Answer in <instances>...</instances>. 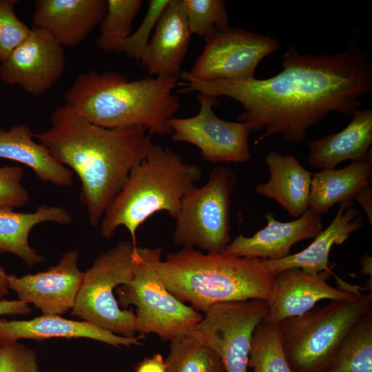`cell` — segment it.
<instances>
[{"label": "cell", "instance_id": "obj_1", "mask_svg": "<svg viewBox=\"0 0 372 372\" xmlns=\"http://www.w3.org/2000/svg\"><path fill=\"white\" fill-rule=\"evenodd\" d=\"M181 92L227 96L241 104L239 122L262 131L256 144L281 135L289 143L307 140V130L335 112L352 114L359 99L372 90V62L353 43L344 51L301 54L293 45L282 57V70L268 79H215L181 83Z\"/></svg>", "mask_w": 372, "mask_h": 372}, {"label": "cell", "instance_id": "obj_2", "mask_svg": "<svg viewBox=\"0 0 372 372\" xmlns=\"http://www.w3.org/2000/svg\"><path fill=\"white\" fill-rule=\"evenodd\" d=\"M50 127L33 137L81 180L79 198L96 227L125 185L130 172L154 144L146 127L109 129L96 125L65 104L50 116Z\"/></svg>", "mask_w": 372, "mask_h": 372}, {"label": "cell", "instance_id": "obj_3", "mask_svg": "<svg viewBox=\"0 0 372 372\" xmlns=\"http://www.w3.org/2000/svg\"><path fill=\"white\" fill-rule=\"evenodd\" d=\"M178 76H147L130 81L110 70L79 74L64 94L65 105L89 122L105 128L137 126L148 133L172 135L168 120L180 108L172 93Z\"/></svg>", "mask_w": 372, "mask_h": 372}, {"label": "cell", "instance_id": "obj_4", "mask_svg": "<svg viewBox=\"0 0 372 372\" xmlns=\"http://www.w3.org/2000/svg\"><path fill=\"white\" fill-rule=\"evenodd\" d=\"M157 273L167 290L183 303L205 313L221 302L253 299L268 302L275 275L265 260L183 247L160 260Z\"/></svg>", "mask_w": 372, "mask_h": 372}, {"label": "cell", "instance_id": "obj_5", "mask_svg": "<svg viewBox=\"0 0 372 372\" xmlns=\"http://www.w3.org/2000/svg\"><path fill=\"white\" fill-rule=\"evenodd\" d=\"M202 176L200 168L185 163L175 152L154 145L150 152L130 172L120 192L106 209L101 221V234L114 236L125 227L134 247L136 231L152 215L165 211L177 217L183 196Z\"/></svg>", "mask_w": 372, "mask_h": 372}, {"label": "cell", "instance_id": "obj_6", "mask_svg": "<svg viewBox=\"0 0 372 372\" xmlns=\"http://www.w3.org/2000/svg\"><path fill=\"white\" fill-rule=\"evenodd\" d=\"M371 309L372 292H361L281 321L278 330L293 372H326L349 331Z\"/></svg>", "mask_w": 372, "mask_h": 372}, {"label": "cell", "instance_id": "obj_7", "mask_svg": "<svg viewBox=\"0 0 372 372\" xmlns=\"http://www.w3.org/2000/svg\"><path fill=\"white\" fill-rule=\"evenodd\" d=\"M161 253V247H137L134 252L133 279L115 291L121 308L136 307V333H154L171 342L188 333L203 316L177 299L163 283L156 270Z\"/></svg>", "mask_w": 372, "mask_h": 372}, {"label": "cell", "instance_id": "obj_8", "mask_svg": "<svg viewBox=\"0 0 372 372\" xmlns=\"http://www.w3.org/2000/svg\"><path fill=\"white\" fill-rule=\"evenodd\" d=\"M134 247L121 240L101 253L84 277L71 316L124 337L136 336L132 309H122L114 296L116 289L130 283L134 275Z\"/></svg>", "mask_w": 372, "mask_h": 372}, {"label": "cell", "instance_id": "obj_9", "mask_svg": "<svg viewBox=\"0 0 372 372\" xmlns=\"http://www.w3.org/2000/svg\"><path fill=\"white\" fill-rule=\"evenodd\" d=\"M236 184L234 170L218 165L202 187L183 197L173 232L175 244L198 247L209 254L223 253L231 242V198Z\"/></svg>", "mask_w": 372, "mask_h": 372}, {"label": "cell", "instance_id": "obj_10", "mask_svg": "<svg viewBox=\"0 0 372 372\" xmlns=\"http://www.w3.org/2000/svg\"><path fill=\"white\" fill-rule=\"evenodd\" d=\"M268 310L258 299L218 303L187 334L217 353L225 372H248L252 335Z\"/></svg>", "mask_w": 372, "mask_h": 372}, {"label": "cell", "instance_id": "obj_11", "mask_svg": "<svg viewBox=\"0 0 372 372\" xmlns=\"http://www.w3.org/2000/svg\"><path fill=\"white\" fill-rule=\"evenodd\" d=\"M278 48L274 38L242 28H231L206 41L190 70L179 78L184 81L249 80L255 77L261 61Z\"/></svg>", "mask_w": 372, "mask_h": 372}, {"label": "cell", "instance_id": "obj_12", "mask_svg": "<svg viewBox=\"0 0 372 372\" xmlns=\"http://www.w3.org/2000/svg\"><path fill=\"white\" fill-rule=\"evenodd\" d=\"M200 109L189 118H172L168 124L174 142L192 144L200 150L203 159L211 163L249 162L250 127L245 123L225 121L218 117L213 106L217 98L198 94Z\"/></svg>", "mask_w": 372, "mask_h": 372}, {"label": "cell", "instance_id": "obj_13", "mask_svg": "<svg viewBox=\"0 0 372 372\" xmlns=\"http://www.w3.org/2000/svg\"><path fill=\"white\" fill-rule=\"evenodd\" d=\"M65 60V48L48 32L32 27L28 38L0 63V79L37 97L59 81Z\"/></svg>", "mask_w": 372, "mask_h": 372}, {"label": "cell", "instance_id": "obj_14", "mask_svg": "<svg viewBox=\"0 0 372 372\" xmlns=\"http://www.w3.org/2000/svg\"><path fill=\"white\" fill-rule=\"evenodd\" d=\"M78 260V252L70 250L45 271L21 277L8 275L9 289L19 300L33 304L43 314H64L72 309L84 277Z\"/></svg>", "mask_w": 372, "mask_h": 372}, {"label": "cell", "instance_id": "obj_15", "mask_svg": "<svg viewBox=\"0 0 372 372\" xmlns=\"http://www.w3.org/2000/svg\"><path fill=\"white\" fill-rule=\"evenodd\" d=\"M331 276L336 280L340 279L332 271L312 274L293 268L278 273L273 291L267 302L269 310L262 322L278 327L281 321L311 310L320 300H348L360 293L329 285L327 280Z\"/></svg>", "mask_w": 372, "mask_h": 372}, {"label": "cell", "instance_id": "obj_16", "mask_svg": "<svg viewBox=\"0 0 372 372\" xmlns=\"http://www.w3.org/2000/svg\"><path fill=\"white\" fill-rule=\"evenodd\" d=\"M267 225L246 237L238 235L227 245L223 253L226 254L276 260L291 254V248L303 240L314 238L322 230V218L311 209L289 222L277 220L273 214L264 215Z\"/></svg>", "mask_w": 372, "mask_h": 372}, {"label": "cell", "instance_id": "obj_17", "mask_svg": "<svg viewBox=\"0 0 372 372\" xmlns=\"http://www.w3.org/2000/svg\"><path fill=\"white\" fill-rule=\"evenodd\" d=\"M107 0H36L33 28L48 32L63 48H75L100 25Z\"/></svg>", "mask_w": 372, "mask_h": 372}, {"label": "cell", "instance_id": "obj_18", "mask_svg": "<svg viewBox=\"0 0 372 372\" xmlns=\"http://www.w3.org/2000/svg\"><path fill=\"white\" fill-rule=\"evenodd\" d=\"M191 37L180 0H169L139 63L151 76L179 77Z\"/></svg>", "mask_w": 372, "mask_h": 372}, {"label": "cell", "instance_id": "obj_19", "mask_svg": "<svg viewBox=\"0 0 372 372\" xmlns=\"http://www.w3.org/2000/svg\"><path fill=\"white\" fill-rule=\"evenodd\" d=\"M143 335L132 338L116 335L89 322L43 314L27 320L0 319V344L21 339L43 340L54 338H88L118 347L140 345Z\"/></svg>", "mask_w": 372, "mask_h": 372}, {"label": "cell", "instance_id": "obj_20", "mask_svg": "<svg viewBox=\"0 0 372 372\" xmlns=\"http://www.w3.org/2000/svg\"><path fill=\"white\" fill-rule=\"evenodd\" d=\"M362 224L363 220L359 211L353 206V200L340 203L333 221L325 229L321 230L307 247L280 260H265V263L274 275L293 268L312 274L332 271L329 267L332 247L342 244Z\"/></svg>", "mask_w": 372, "mask_h": 372}, {"label": "cell", "instance_id": "obj_21", "mask_svg": "<svg viewBox=\"0 0 372 372\" xmlns=\"http://www.w3.org/2000/svg\"><path fill=\"white\" fill-rule=\"evenodd\" d=\"M341 131L307 142L308 164L315 169H333L345 161H359L371 156L372 108L357 110Z\"/></svg>", "mask_w": 372, "mask_h": 372}, {"label": "cell", "instance_id": "obj_22", "mask_svg": "<svg viewBox=\"0 0 372 372\" xmlns=\"http://www.w3.org/2000/svg\"><path fill=\"white\" fill-rule=\"evenodd\" d=\"M265 162L269 178L266 183L257 184L256 192L275 200L291 216L299 218L309 209L313 173L291 154L270 152Z\"/></svg>", "mask_w": 372, "mask_h": 372}, {"label": "cell", "instance_id": "obj_23", "mask_svg": "<svg viewBox=\"0 0 372 372\" xmlns=\"http://www.w3.org/2000/svg\"><path fill=\"white\" fill-rule=\"evenodd\" d=\"M0 158L27 165L43 182L60 187H69L73 182V172L56 161L37 142L25 124L0 129Z\"/></svg>", "mask_w": 372, "mask_h": 372}, {"label": "cell", "instance_id": "obj_24", "mask_svg": "<svg viewBox=\"0 0 372 372\" xmlns=\"http://www.w3.org/2000/svg\"><path fill=\"white\" fill-rule=\"evenodd\" d=\"M73 217L65 208L42 205L33 212H16L13 209L0 208V253H10L33 266L45 262L29 244L32 229L43 222L68 225Z\"/></svg>", "mask_w": 372, "mask_h": 372}, {"label": "cell", "instance_id": "obj_25", "mask_svg": "<svg viewBox=\"0 0 372 372\" xmlns=\"http://www.w3.org/2000/svg\"><path fill=\"white\" fill-rule=\"evenodd\" d=\"M372 156L351 161L342 169H322L313 173L309 209L321 215L334 205L354 198L358 192L371 183Z\"/></svg>", "mask_w": 372, "mask_h": 372}, {"label": "cell", "instance_id": "obj_26", "mask_svg": "<svg viewBox=\"0 0 372 372\" xmlns=\"http://www.w3.org/2000/svg\"><path fill=\"white\" fill-rule=\"evenodd\" d=\"M326 372H372V309L349 331Z\"/></svg>", "mask_w": 372, "mask_h": 372}, {"label": "cell", "instance_id": "obj_27", "mask_svg": "<svg viewBox=\"0 0 372 372\" xmlns=\"http://www.w3.org/2000/svg\"><path fill=\"white\" fill-rule=\"evenodd\" d=\"M165 362L166 372H225L217 353L187 333L170 342Z\"/></svg>", "mask_w": 372, "mask_h": 372}, {"label": "cell", "instance_id": "obj_28", "mask_svg": "<svg viewBox=\"0 0 372 372\" xmlns=\"http://www.w3.org/2000/svg\"><path fill=\"white\" fill-rule=\"evenodd\" d=\"M141 0H107L105 15L100 24L96 47L105 53H116L120 45L133 32Z\"/></svg>", "mask_w": 372, "mask_h": 372}, {"label": "cell", "instance_id": "obj_29", "mask_svg": "<svg viewBox=\"0 0 372 372\" xmlns=\"http://www.w3.org/2000/svg\"><path fill=\"white\" fill-rule=\"evenodd\" d=\"M248 367L253 372H293L285 354L278 327L261 322L251 341Z\"/></svg>", "mask_w": 372, "mask_h": 372}, {"label": "cell", "instance_id": "obj_30", "mask_svg": "<svg viewBox=\"0 0 372 372\" xmlns=\"http://www.w3.org/2000/svg\"><path fill=\"white\" fill-rule=\"evenodd\" d=\"M190 32L205 41L231 30L223 0H180Z\"/></svg>", "mask_w": 372, "mask_h": 372}, {"label": "cell", "instance_id": "obj_31", "mask_svg": "<svg viewBox=\"0 0 372 372\" xmlns=\"http://www.w3.org/2000/svg\"><path fill=\"white\" fill-rule=\"evenodd\" d=\"M17 0H0V63L29 36L30 29L17 16Z\"/></svg>", "mask_w": 372, "mask_h": 372}, {"label": "cell", "instance_id": "obj_32", "mask_svg": "<svg viewBox=\"0 0 372 372\" xmlns=\"http://www.w3.org/2000/svg\"><path fill=\"white\" fill-rule=\"evenodd\" d=\"M169 0H149L144 19L136 30L126 39L118 47L116 53L125 54L138 63L150 39L153 30Z\"/></svg>", "mask_w": 372, "mask_h": 372}, {"label": "cell", "instance_id": "obj_33", "mask_svg": "<svg viewBox=\"0 0 372 372\" xmlns=\"http://www.w3.org/2000/svg\"><path fill=\"white\" fill-rule=\"evenodd\" d=\"M23 169L17 165L0 167V208L21 207L29 200L21 180Z\"/></svg>", "mask_w": 372, "mask_h": 372}, {"label": "cell", "instance_id": "obj_34", "mask_svg": "<svg viewBox=\"0 0 372 372\" xmlns=\"http://www.w3.org/2000/svg\"><path fill=\"white\" fill-rule=\"evenodd\" d=\"M0 372H41L37 353L19 342L0 344Z\"/></svg>", "mask_w": 372, "mask_h": 372}, {"label": "cell", "instance_id": "obj_35", "mask_svg": "<svg viewBox=\"0 0 372 372\" xmlns=\"http://www.w3.org/2000/svg\"><path fill=\"white\" fill-rule=\"evenodd\" d=\"M134 372H166L165 359L160 353L146 357L136 364Z\"/></svg>", "mask_w": 372, "mask_h": 372}, {"label": "cell", "instance_id": "obj_36", "mask_svg": "<svg viewBox=\"0 0 372 372\" xmlns=\"http://www.w3.org/2000/svg\"><path fill=\"white\" fill-rule=\"evenodd\" d=\"M32 309L28 304L19 300H0V316L4 315H29Z\"/></svg>", "mask_w": 372, "mask_h": 372}, {"label": "cell", "instance_id": "obj_37", "mask_svg": "<svg viewBox=\"0 0 372 372\" xmlns=\"http://www.w3.org/2000/svg\"><path fill=\"white\" fill-rule=\"evenodd\" d=\"M371 183L363 187L355 195L353 199H355L362 206L366 213L370 223H372V196H371Z\"/></svg>", "mask_w": 372, "mask_h": 372}, {"label": "cell", "instance_id": "obj_38", "mask_svg": "<svg viewBox=\"0 0 372 372\" xmlns=\"http://www.w3.org/2000/svg\"><path fill=\"white\" fill-rule=\"evenodd\" d=\"M361 274L362 276L369 275L371 278L372 258L368 254L363 255L360 259Z\"/></svg>", "mask_w": 372, "mask_h": 372}, {"label": "cell", "instance_id": "obj_39", "mask_svg": "<svg viewBox=\"0 0 372 372\" xmlns=\"http://www.w3.org/2000/svg\"><path fill=\"white\" fill-rule=\"evenodd\" d=\"M8 275L0 265V300L8 293Z\"/></svg>", "mask_w": 372, "mask_h": 372}]
</instances>
